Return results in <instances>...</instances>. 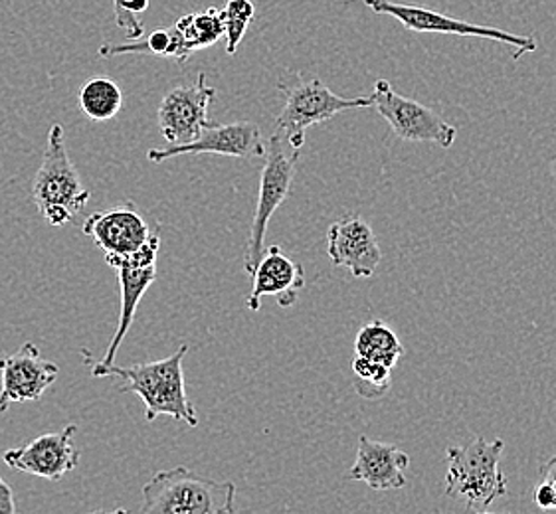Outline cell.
I'll return each mask as SVG.
<instances>
[{"instance_id":"cell-1","label":"cell","mask_w":556,"mask_h":514,"mask_svg":"<svg viewBox=\"0 0 556 514\" xmlns=\"http://www.w3.org/2000/svg\"><path fill=\"white\" fill-rule=\"evenodd\" d=\"M189 352V347L182 345L175 355L143 362L134 367H115V364H93V378H119L123 386L119 391L137 394L146 403L147 422H155L159 415H168L178 422H185L190 427L199 425V415L190 403L185 388V372L182 362Z\"/></svg>"},{"instance_id":"cell-2","label":"cell","mask_w":556,"mask_h":514,"mask_svg":"<svg viewBox=\"0 0 556 514\" xmlns=\"http://www.w3.org/2000/svg\"><path fill=\"white\" fill-rule=\"evenodd\" d=\"M503 451V439L483 437L462 448H447L445 494L464 501L471 513H488L491 504L507 494V477L500 467Z\"/></svg>"},{"instance_id":"cell-3","label":"cell","mask_w":556,"mask_h":514,"mask_svg":"<svg viewBox=\"0 0 556 514\" xmlns=\"http://www.w3.org/2000/svg\"><path fill=\"white\" fill-rule=\"evenodd\" d=\"M33 198L40 216L56 228L70 224L91 198L78 168L70 160L64 127L60 124L48 131L45 157L33 180Z\"/></svg>"},{"instance_id":"cell-4","label":"cell","mask_w":556,"mask_h":514,"mask_svg":"<svg viewBox=\"0 0 556 514\" xmlns=\"http://www.w3.org/2000/svg\"><path fill=\"white\" fill-rule=\"evenodd\" d=\"M84 234L105 254L110 268L156 266L161 232L149 226L131 202L91 214L84 222Z\"/></svg>"},{"instance_id":"cell-5","label":"cell","mask_w":556,"mask_h":514,"mask_svg":"<svg viewBox=\"0 0 556 514\" xmlns=\"http://www.w3.org/2000/svg\"><path fill=\"white\" fill-rule=\"evenodd\" d=\"M141 492V513L146 514H230L236 511L235 483L206 479L182 465L159 471Z\"/></svg>"},{"instance_id":"cell-6","label":"cell","mask_w":556,"mask_h":514,"mask_svg":"<svg viewBox=\"0 0 556 514\" xmlns=\"http://www.w3.org/2000/svg\"><path fill=\"white\" fill-rule=\"evenodd\" d=\"M279 91L286 95V103L276 119V133L281 134L293 151L303 149L305 131L313 125L329 121L339 113L372 107L370 95L346 100L329 90L319 78L295 76L291 83H279Z\"/></svg>"},{"instance_id":"cell-7","label":"cell","mask_w":556,"mask_h":514,"mask_svg":"<svg viewBox=\"0 0 556 514\" xmlns=\"http://www.w3.org/2000/svg\"><path fill=\"white\" fill-rule=\"evenodd\" d=\"M300 153L301 151H293V149H291V153H288L283 137L276 131L266 143V155H264L266 165H264L262 179H260L256 213H254L250 234L245 240L244 271L250 275L254 273L257 261L266 252L267 226H269L271 216L290 196Z\"/></svg>"},{"instance_id":"cell-8","label":"cell","mask_w":556,"mask_h":514,"mask_svg":"<svg viewBox=\"0 0 556 514\" xmlns=\"http://www.w3.org/2000/svg\"><path fill=\"white\" fill-rule=\"evenodd\" d=\"M370 98L372 107L402 141L435 143L442 149H450L456 143L457 129L454 125L447 124L434 107L392 90L387 79H379L375 83Z\"/></svg>"},{"instance_id":"cell-9","label":"cell","mask_w":556,"mask_h":514,"mask_svg":"<svg viewBox=\"0 0 556 514\" xmlns=\"http://www.w3.org/2000/svg\"><path fill=\"white\" fill-rule=\"evenodd\" d=\"M365 4L377 14L394 16L399 23L404 24V28H408L412 33L476 36V38H483V40L515 46L513 60H519L525 54H533L539 48L533 36H517V34L505 33V30L483 26V24L464 23V21H456L452 16H445V14L424 9V7L399 4V2H392V0H365Z\"/></svg>"},{"instance_id":"cell-10","label":"cell","mask_w":556,"mask_h":514,"mask_svg":"<svg viewBox=\"0 0 556 514\" xmlns=\"http://www.w3.org/2000/svg\"><path fill=\"white\" fill-rule=\"evenodd\" d=\"M180 155H223L235 158H264L266 143L254 124L214 125L208 124L199 137L180 145L151 149L147 158L151 163H163Z\"/></svg>"},{"instance_id":"cell-11","label":"cell","mask_w":556,"mask_h":514,"mask_svg":"<svg viewBox=\"0 0 556 514\" xmlns=\"http://www.w3.org/2000/svg\"><path fill=\"white\" fill-rule=\"evenodd\" d=\"M218 93L208 86L206 74L190 86L168 91L159 105V131L168 145L189 143L211 124L208 107Z\"/></svg>"},{"instance_id":"cell-12","label":"cell","mask_w":556,"mask_h":514,"mask_svg":"<svg viewBox=\"0 0 556 514\" xmlns=\"http://www.w3.org/2000/svg\"><path fill=\"white\" fill-rule=\"evenodd\" d=\"M76 434V425H66L62 432L38 436L23 448L4 451L2 459L12 470L58 483L79 465V449L74 441Z\"/></svg>"},{"instance_id":"cell-13","label":"cell","mask_w":556,"mask_h":514,"mask_svg":"<svg viewBox=\"0 0 556 514\" xmlns=\"http://www.w3.org/2000/svg\"><path fill=\"white\" fill-rule=\"evenodd\" d=\"M60 369L46 360L34 343H26L11 357L0 362V414L11 403L38 402L45 391L56 382Z\"/></svg>"},{"instance_id":"cell-14","label":"cell","mask_w":556,"mask_h":514,"mask_svg":"<svg viewBox=\"0 0 556 514\" xmlns=\"http://www.w3.org/2000/svg\"><path fill=\"white\" fill-rule=\"evenodd\" d=\"M327 254L334 268L349 269L356 280L372 278L382 261L377 235L358 216H345L329 226Z\"/></svg>"},{"instance_id":"cell-15","label":"cell","mask_w":556,"mask_h":514,"mask_svg":"<svg viewBox=\"0 0 556 514\" xmlns=\"http://www.w3.org/2000/svg\"><path fill=\"white\" fill-rule=\"evenodd\" d=\"M254 287L245 301L250 311H260V303L264 297H276L279 307L290 309L305 287V271L298 261L286 256L279 246L266 247L264 256L257 261L252 273Z\"/></svg>"},{"instance_id":"cell-16","label":"cell","mask_w":556,"mask_h":514,"mask_svg":"<svg viewBox=\"0 0 556 514\" xmlns=\"http://www.w3.org/2000/svg\"><path fill=\"white\" fill-rule=\"evenodd\" d=\"M410 467V455L406 451L372 441L368 436L358 437L355 465L349 471L351 481L365 483L375 491H392L406 487L404 471Z\"/></svg>"},{"instance_id":"cell-17","label":"cell","mask_w":556,"mask_h":514,"mask_svg":"<svg viewBox=\"0 0 556 514\" xmlns=\"http://www.w3.org/2000/svg\"><path fill=\"white\" fill-rule=\"evenodd\" d=\"M170 34L175 42V60L178 64H185L194 52L216 44L226 34L224 11L208 9V11L187 14L175 24Z\"/></svg>"},{"instance_id":"cell-18","label":"cell","mask_w":556,"mask_h":514,"mask_svg":"<svg viewBox=\"0 0 556 514\" xmlns=\"http://www.w3.org/2000/svg\"><path fill=\"white\" fill-rule=\"evenodd\" d=\"M119 290H122V313H119V323L113 333L110 347L105 350V357L101 364H113L117 350L122 347L123 338L129 333L134 324L135 313L141 299L146 297L147 290L155 283L156 266L149 268H119Z\"/></svg>"},{"instance_id":"cell-19","label":"cell","mask_w":556,"mask_h":514,"mask_svg":"<svg viewBox=\"0 0 556 514\" xmlns=\"http://www.w3.org/2000/svg\"><path fill=\"white\" fill-rule=\"evenodd\" d=\"M355 355L394 369L404 355V347L389 324L375 319L363 324V329L358 331L355 338Z\"/></svg>"},{"instance_id":"cell-20","label":"cell","mask_w":556,"mask_h":514,"mask_svg":"<svg viewBox=\"0 0 556 514\" xmlns=\"http://www.w3.org/2000/svg\"><path fill=\"white\" fill-rule=\"evenodd\" d=\"M79 107L89 121H110L123 107V91L113 79H88L79 90Z\"/></svg>"},{"instance_id":"cell-21","label":"cell","mask_w":556,"mask_h":514,"mask_svg":"<svg viewBox=\"0 0 556 514\" xmlns=\"http://www.w3.org/2000/svg\"><path fill=\"white\" fill-rule=\"evenodd\" d=\"M351 369L355 374L356 394L358 396H363L367 400H380L389 391L390 376H392V369H389V367L356 355Z\"/></svg>"},{"instance_id":"cell-22","label":"cell","mask_w":556,"mask_h":514,"mask_svg":"<svg viewBox=\"0 0 556 514\" xmlns=\"http://www.w3.org/2000/svg\"><path fill=\"white\" fill-rule=\"evenodd\" d=\"M256 9L252 0H228L224 9V18H226V54L235 56L240 42L244 40L245 30L250 23L254 21Z\"/></svg>"},{"instance_id":"cell-23","label":"cell","mask_w":556,"mask_h":514,"mask_svg":"<svg viewBox=\"0 0 556 514\" xmlns=\"http://www.w3.org/2000/svg\"><path fill=\"white\" fill-rule=\"evenodd\" d=\"M534 506L543 511H556V455L548 459L533 487Z\"/></svg>"},{"instance_id":"cell-24","label":"cell","mask_w":556,"mask_h":514,"mask_svg":"<svg viewBox=\"0 0 556 514\" xmlns=\"http://www.w3.org/2000/svg\"><path fill=\"white\" fill-rule=\"evenodd\" d=\"M16 513V503H14V492L11 487L0 477V514Z\"/></svg>"},{"instance_id":"cell-25","label":"cell","mask_w":556,"mask_h":514,"mask_svg":"<svg viewBox=\"0 0 556 514\" xmlns=\"http://www.w3.org/2000/svg\"><path fill=\"white\" fill-rule=\"evenodd\" d=\"M0 362H2V358H0Z\"/></svg>"}]
</instances>
